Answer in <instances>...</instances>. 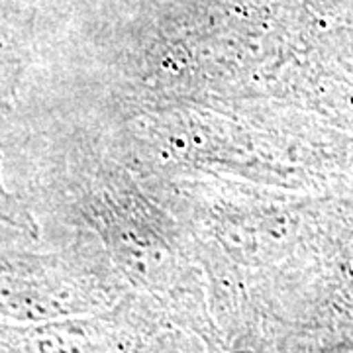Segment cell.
<instances>
[{
    "label": "cell",
    "mask_w": 353,
    "mask_h": 353,
    "mask_svg": "<svg viewBox=\"0 0 353 353\" xmlns=\"http://www.w3.org/2000/svg\"><path fill=\"white\" fill-rule=\"evenodd\" d=\"M0 218H2V220H8V222H14V224H18V226H24L26 222H28V218H26L24 212H20V208H18L16 202L6 194V190L2 189V185H0Z\"/></svg>",
    "instance_id": "obj_1"
}]
</instances>
